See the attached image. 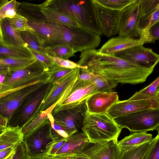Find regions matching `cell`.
<instances>
[{"mask_svg": "<svg viewBox=\"0 0 159 159\" xmlns=\"http://www.w3.org/2000/svg\"><path fill=\"white\" fill-rule=\"evenodd\" d=\"M95 93V86L93 82L84 81L77 78L68 94L56 105L51 113L75 107Z\"/></svg>", "mask_w": 159, "mask_h": 159, "instance_id": "cell-12", "label": "cell"}, {"mask_svg": "<svg viewBox=\"0 0 159 159\" xmlns=\"http://www.w3.org/2000/svg\"><path fill=\"white\" fill-rule=\"evenodd\" d=\"M121 151L117 139L92 143L89 142L77 153L89 159H119Z\"/></svg>", "mask_w": 159, "mask_h": 159, "instance_id": "cell-15", "label": "cell"}, {"mask_svg": "<svg viewBox=\"0 0 159 159\" xmlns=\"http://www.w3.org/2000/svg\"><path fill=\"white\" fill-rule=\"evenodd\" d=\"M129 100H159V76L142 89L136 92Z\"/></svg>", "mask_w": 159, "mask_h": 159, "instance_id": "cell-28", "label": "cell"}, {"mask_svg": "<svg viewBox=\"0 0 159 159\" xmlns=\"http://www.w3.org/2000/svg\"><path fill=\"white\" fill-rule=\"evenodd\" d=\"M28 49L33 54L36 60L39 61L43 66L46 71L55 64L46 54L29 48Z\"/></svg>", "mask_w": 159, "mask_h": 159, "instance_id": "cell-43", "label": "cell"}, {"mask_svg": "<svg viewBox=\"0 0 159 159\" xmlns=\"http://www.w3.org/2000/svg\"><path fill=\"white\" fill-rule=\"evenodd\" d=\"M48 75L42 64L36 60L29 65L11 71L4 76L0 95L41 81L48 82Z\"/></svg>", "mask_w": 159, "mask_h": 159, "instance_id": "cell-5", "label": "cell"}, {"mask_svg": "<svg viewBox=\"0 0 159 159\" xmlns=\"http://www.w3.org/2000/svg\"><path fill=\"white\" fill-rule=\"evenodd\" d=\"M10 71V69L9 67L0 66V77L6 75Z\"/></svg>", "mask_w": 159, "mask_h": 159, "instance_id": "cell-50", "label": "cell"}, {"mask_svg": "<svg viewBox=\"0 0 159 159\" xmlns=\"http://www.w3.org/2000/svg\"><path fill=\"white\" fill-rule=\"evenodd\" d=\"M28 158L25 145L22 141L16 147L15 152L11 159H28Z\"/></svg>", "mask_w": 159, "mask_h": 159, "instance_id": "cell-46", "label": "cell"}, {"mask_svg": "<svg viewBox=\"0 0 159 159\" xmlns=\"http://www.w3.org/2000/svg\"><path fill=\"white\" fill-rule=\"evenodd\" d=\"M19 126H7L0 135V151L9 147L15 148L23 141L24 134Z\"/></svg>", "mask_w": 159, "mask_h": 159, "instance_id": "cell-25", "label": "cell"}, {"mask_svg": "<svg viewBox=\"0 0 159 159\" xmlns=\"http://www.w3.org/2000/svg\"><path fill=\"white\" fill-rule=\"evenodd\" d=\"M1 95H0V97ZM0 125L6 127L7 125V121L5 119L0 117Z\"/></svg>", "mask_w": 159, "mask_h": 159, "instance_id": "cell-52", "label": "cell"}, {"mask_svg": "<svg viewBox=\"0 0 159 159\" xmlns=\"http://www.w3.org/2000/svg\"><path fill=\"white\" fill-rule=\"evenodd\" d=\"M19 31L25 47L46 54L45 48L34 32L28 31Z\"/></svg>", "mask_w": 159, "mask_h": 159, "instance_id": "cell-31", "label": "cell"}, {"mask_svg": "<svg viewBox=\"0 0 159 159\" xmlns=\"http://www.w3.org/2000/svg\"><path fill=\"white\" fill-rule=\"evenodd\" d=\"M2 83L1 82H0V92L2 89Z\"/></svg>", "mask_w": 159, "mask_h": 159, "instance_id": "cell-56", "label": "cell"}, {"mask_svg": "<svg viewBox=\"0 0 159 159\" xmlns=\"http://www.w3.org/2000/svg\"><path fill=\"white\" fill-rule=\"evenodd\" d=\"M16 148V147L10 154L4 159H11L15 152Z\"/></svg>", "mask_w": 159, "mask_h": 159, "instance_id": "cell-53", "label": "cell"}, {"mask_svg": "<svg viewBox=\"0 0 159 159\" xmlns=\"http://www.w3.org/2000/svg\"><path fill=\"white\" fill-rule=\"evenodd\" d=\"M91 82L94 84L96 93L112 92L118 84L98 74H95Z\"/></svg>", "mask_w": 159, "mask_h": 159, "instance_id": "cell-34", "label": "cell"}, {"mask_svg": "<svg viewBox=\"0 0 159 159\" xmlns=\"http://www.w3.org/2000/svg\"><path fill=\"white\" fill-rule=\"evenodd\" d=\"M95 1L107 8L121 11L125 7L134 2L136 0H94Z\"/></svg>", "mask_w": 159, "mask_h": 159, "instance_id": "cell-37", "label": "cell"}, {"mask_svg": "<svg viewBox=\"0 0 159 159\" xmlns=\"http://www.w3.org/2000/svg\"><path fill=\"white\" fill-rule=\"evenodd\" d=\"M119 100L116 92H98L88 98L85 104L88 111L93 113H103Z\"/></svg>", "mask_w": 159, "mask_h": 159, "instance_id": "cell-19", "label": "cell"}, {"mask_svg": "<svg viewBox=\"0 0 159 159\" xmlns=\"http://www.w3.org/2000/svg\"><path fill=\"white\" fill-rule=\"evenodd\" d=\"M60 25L63 35L57 45H67L76 52L95 49L100 44V35L95 32L81 27L70 28Z\"/></svg>", "mask_w": 159, "mask_h": 159, "instance_id": "cell-7", "label": "cell"}, {"mask_svg": "<svg viewBox=\"0 0 159 159\" xmlns=\"http://www.w3.org/2000/svg\"><path fill=\"white\" fill-rule=\"evenodd\" d=\"M45 50L47 55L65 60L74 56L76 52L72 48L64 44L48 47Z\"/></svg>", "mask_w": 159, "mask_h": 159, "instance_id": "cell-32", "label": "cell"}, {"mask_svg": "<svg viewBox=\"0 0 159 159\" xmlns=\"http://www.w3.org/2000/svg\"><path fill=\"white\" fill-rule=\"evenodd\" d=\"M153 139L152 135L146 131L135 132L118 141V144L121 152L132 147L151 142Z\"/></svg>", "mask_w": 159, "mask_h": 159, "instance_id": "cell-27", "label": "cell"}, {"mask_svg": "<svg viewBox=\"0 0 159 159\" xmlns=\"http://www.w3.org/2000/svg\"><path fill=\"white\" fill-rule=\"evenodd\" d=\"M80 70L81 72H80L78 78L84 81L91 82L95 74L87 68L80 69Z\"/></svg>", "mask_w": 159, "mask_h": 159, "instance_id": "cell-47", "label": "cell"}, {"mask_svg": "<svg viewBox=\"0 0 159 159\" xmlns=\"http://www.w3.org/2000/svg\"><path fill=\"white\" fill-rule=\"evenodd\" d=\"M15 148L9 147L0 151V159L5 158Z\"/></svg>", "mask_w": 159, "mask_h": 159, "instance_id": "cell-48", "label": "cell"}, {"mask_svg": "<svg viewBox=\"0 0 159 159\" xmlns=\"http://www.w3.org/2000/svg\"><path fill=\"white\" fill-rule=\"evenodd\" d=\"M159 22L147 29L139 30V39L143 43H154L159 39Z\"/></svg>", "mask_w": 159, "mask_h": 159, "instance_id": "cell-36", "label": "cell"}, {"mask_svg": "<svg viewBox=\"0 0 159 159\" xmlns=\"http://www.w3.org/2000/svg\"><path fill=\"white\" fill-rule=\"evenodd\" d=\"M47 83L40 82L2 94L0 97V117L5 119L8 124L14 111L25 98Z\"/></svg>", "mask_w": 159, "mask_h": 159, "instance_id": "cell-10", "label": "cell"}, {"mask_svg": "<svg viewBox=\"0 0 159 159\" xmlns=\"http://www.w3.org/2000/svg\"><path fill=\"white\" fill-rule=\"evenodd\" d=\"M46 55L49 58L52 60L55 64L61 67L72 69H74L76 68L80 69L87 68V67L86 66H80L77 64V63L68 60H65L57 57H52L47 54Z\"/></svg>", "mask_w": 159, "mask_h": 159, "instance_id": "cell-44", "label": "cell"}, {"mask_svg": "<svg viewBox=\"0 0 159 159\" xmlns=\"http://www.w3.org/2000/svg\"><path fill=\"white\" fill-rule=\"evenodd\" d=\"M6 127L0 125V135H1L4 131Z\"/></svg>", "mask_w": 159, "mask_h": 159, "instance_id": "cell-54", "label": "cell"}, {"mask_svg": "<svg viewBox=\"0 0 159 159\" xmlns=\"http://www.w3.org/2000/svg\"><path fill=\"white\" fill-rule=\"evenodd\" d=\"M41 5L42 7L61 11L75 19L81 27L102 35L93 0H47Z\"/></svg>", "mask_w": 159, "mask_h": 159, "instance_id": "cell-2", "label": "cell"}, {"mask_svg": "<svg viewBox=\"0 0 159 159\" xmlns=\"http://www.w3.org/2000/svg\"><path fill=\"white\" fill-rule=\"evenodd\" d=\"M41 11L48 22L70 28L81 27L75 19L61 11L42 7Z\"/></svg>", "mask_w": 159, "mask_h": 159, "instance_id": "cell-24", "label": "cell"}, {"mask_svg": "<svg viewBox=\"0 0 159 159\" xmlns=\"http://www.w3.org/2000/svg\"><path fill=\"white\" fill-rule=\"evenodd\" d=\"M51 124L48 118L38 127L24 134L23 142L29 156H36L45 153L47 144L53 141Z\"/></svg>", "mask_w": 159, "mask_h": 159, "instance_id": "cell-8", "label": "cell"}, {"mask_svg": "<svg viewBox=\"0 0 159 159\" xmlns=\"http://www.w3.org/2000/svg\"><path fill=\"white\" fill-rule=\"evenodd\" d=\"M9 20L11 27L16 31H28L34 32V31L29 26L27 20L17 13L13 17L9 19Z\"/></svg>", "mask_w": 159, "mask_h": 159, "instance_id": "cell-40", "label": "cell"}, {"mask_svg": "<svg viewBox=\"0 0 159 159\" xmlns=\"http://www.w3.org/2000/svg\"><path fill=\"white\" fill-rule=\"evenodd\" d=\"M52 85L51 83H46L28 95L14 111L7 126H19L22 129L28 125L40 111Z\"/></svg>", "mask_w": 159, "mask_h": 159, "instance_id": "cell-4", "label": "cell"}, {"mask_svg": "<svg viewBox=\"0 0 159 159\" xmlns=\"http://www.w3.org/2000/svg\"><path fill=\"white\" fill-rule=\"evenodd\" d=\"M19 2L15 0L8 1L0 8V21L5 18L11 19L17 13Z\"/></svg>", "mask_w": 159, "mask_h": 159, "instance_id": "cell-39", "label": "cell"}, {"mask_svg": "<svg viewBox=\"0 0 159 159\" xmlns=\"http://www.w3.org/2000/svg\"><path fill=\"white\" fill-rule=\"evenodd\" d=\"M66 158L68 159H89L85 155L80 153H77Z\"/></svg>", "mask_w": 159, "mask_h": 159, "instance_id": "cell-51", "label": "cell"}, {"mask_svg": "<svg viewBox=\"0 0 159 159\" xmlns=\"http://www.w3.org/2000/svg\"><path fill=\"white\" fill-rule=\"evenodd\" d=\"M97 21L102 34L111 37L118 33L120 11L104 7L93 0Z\"/></svg>", "mask_w": 159, "mask_h": 159, "instance_id": "cell-18", "label": "cell"}, {"mask_svg": "<svg viewBox=\"0 0 159 159\" xmlns=\"http://www.w3.org/2000/svg\"><path fill=\"white\" fill-rule=\"evenodd\" d=\"M114 120L122 129L126 128L131 132L159 131V108L138 111L118 117Z\"/></svg>", "mask_w": 159, "mask_h": 159, "instance_id": "cell-6", "label": "cell"}, {"mask_svg": "<svg viewBox=\"0 0 159 159\" xmlns=\"http://www.w3.org/2000/svg\"><path fill=\"white\" fill-rule=\"evenodd\" d=\"M73 69L61 67L55 64L46 71L48 75V82L55 83L71 72Z\"/></svg>", "mask_w": 159, "mask_h": 159, "instance_id": "cell-35", "label": "cell"}, {"mask_svg": "<svg viewBox=\"0 0 159 159\" xmlns=\"http://www.w3.org/2000/svg\"><path fill=\"white\" fill-rule=\"evenodd\" d=\"M87 111L85 101L74 107L51 113L54 120L70 136L82 131L84 115Z\"/></svg>", "mask_w": 159, "mask_h": 159, "instance_id": "cell-11", "label": "cell"}, {"mask_svg": "<svg viewBox=\"0 0 159 159\" xmlns=\"http://www.w3.org/2000/svg\"><path fill=\"white\" fill-rule=\"evenodd\" d=\"M122 129L107 113L85 112L82 130L89 142L95 143L117 139Z\"/></svg>", "mask_w": 159, "mask_h": 159, "instance_id": "cell-3", "label": "cell"}, {"mask_svg": "<svg viewBox=\"0 0 159 159\" xmlns=\"http://www.w3.org/2000/svg\"><path fill=\"white\" fill-rule=\"evenodd\" d=\"M140 14L138 0L120 11L118 34L119 36L133 38L139 37Z\"/></svg>", "mask_w": 159, "mask_h": 159, "instance_id": "cell-13", "label": "cell"}, {"mask_svg": "<svg viewBox=\"0 0 159 159\" xmlns=\"http://www.w3.org/2000/svg\"><path fill=\"white\" fill-rule=\"evenodd\" d=\"M80 72V69L75 68L60 80L53 84L51 89L42 103L40 111L51 113L56 105L69 93Z\"/></svg>", "mask_w": 159, "mask_h": 159, "instance_id": "cell-9", "label": "cell"}, {"mask_svg": "<svg viewBox=\"0 0 159 159\" xmlns=\"http://www.w3.org/2000/svg\"><path fill=\"white\" fill-rule=\"evenodd\" d=\"M51 124V133L54 141L67 139L69 136L63 128L56 122L51 113L48 115Z\"/></svg>", "mask_w": 159, "mask_h": 159, "instance_id": "cell-38", "label": "cell"}, {"mask_svg": "<svg viewBox=\"0 0 159 159\" xmlns=\"http://www.w3.org/2000/svg\"><path fill=\"white\" fill-rule=\"evenodd\" d=\"M52 159H68V158H52Z\"/></svg>", "mask_w": 159, "mask_h": 159, "instance_id": "cell-55", "label": "cell"}, {"mask_svg": "<svg viewBox=\"0 0 159 159\" xmlns=\"http://www.w3.org/2000/svg\"><path fill=\"white\" fill-rule=\"evenodd\" d=\"M77 64L86 66L96 74L118 84H136L145 81L154 68L139 66L114 55L101 53L95 49L81 52Z\"/></svg>", "mask_w": 159, "mask_h": 159, "instance_id": "cell-1", "label": "cell"}, {"mask_svg": "<svg viewBox=\"0 0 159 159\" xmlns=\"http://www.w3.org/2000/svg\"><path fill=\"white\" fill-rule=\"evenodd\" d=\"M41 10V4H36L22 2L19 3L17 13L26 18L28 21L47 22Z\"/></svg>", "mask_w": 159, "mask_h": 159, "instance_id": "cell-26", "label": "cell"}, {"mask_svg": "<svg viewBox=\"0 0 159 159\" xmlns=\"http://www.w3.org/2000/svg\"><path fill=\"white\" fill-rule=\"evenodd\" d=\"M52 156L46 153L36 156H29L28 159H52Z\"/></svg>", "mask_w": 159, "mask_h": 159, "instance_id": "cell-49", "label": "cell"}, {"mask_svg": "<svg viewBox=\"0 0 159 159\" xmlns=\"http://www.w3.org/2000/svg\"><path fill=\"white\" fill-rule=\"evenodd\" d=\"M159 108V100H119L107 111V113L113 119L138 111Z\"/></svg>", "mask_w": 159, "mask_h": 159, "instance_id": "cell-16", "label": "cell"}, {"mask_svg": "<svg viewBox=\"0 0 159 159\" xmlns=\"http://www.w3.org/2000/svg\"><path fill=\"white\" fill-rule=\"evenodd\" d=\"M48 114L46 112L40 111L32 121L22 129L23 133L26 134L39 126L48 118Z\"/></svg>", "mask_w": 159, "mask_h": 159, "instance_id": "cell-41", "label": "cell"}, {"mask_svg": "<svg viewBox=\"0 0 159 159\" xmlns=\"http://www.w3.org/2000/svg\"><path fill=\"white\" fill-rule=\"evenodd\" d=\"M114 55L131 63L147 68H154L159 61L158 54L151 48L143 45L133 47Z\"/></svg>", "mask_w": 159, "mask_h": 159, "instance_id": "cell-14", "label": "cell"}, {"mask_svg": "<svg viewBox=\"0 0 159 159\" xmlns=\"http://www.w3.org/2000/svg\"><path fill=\"white\" fill-rule=\"evenodd\" d=\"M151 142H147L123 150L119 159H142L149 148Z\"/></svg>", "mask_w": 159, "mask_h": 159, "instance_id": "cell-30", "label": "cell"}, {"mask_svg": "<svg viewBox=\"0 0 159 159\" xmlns=\"http://www.w3.org/2000/svg\"><path fill=\"white\" fill-rule=\"evenodd\" d=\"M144 44L139 38L119 36L110 39L98 51L103 54L114 55L129 48L143 45Z\"/></svg>", "mask_w": 159, "mask_h": 159, "instance_id": "cell-22", "label": "cell"}, {"mask_svg": "<svg viewBox=\"0 0 159 159\" xmlns=\"http://www.w3.org/2000/svg\"><path fill=\"white\" fill-rule=\"evenodd\" d=\"M0 40L6 46L15 48L25 47L19 31L15 30L6 18L0 21Z\"/></svg>", "mask_w": 159, "mask_h": 159, "instance_id": "cell-23", "label": "cell"}, {"mask_svg": "<svg viewBox=\"0 0 159 159\" xmlns=\"http://www.w3.org/2000/svg\"><path fill=\"white\" fill-rule=\"evenodd\" d=\"M138 1L140 14L139 30L147 29L159 22V0Z\"/></svg>", "mask_w": 159, "mask_h": 159, "instance_id": "cell-20", "label": "cell"}, {"mask_svg": "<svg viewBox=\"0 0 159 159\" xmlns=\"http://www.w3.org/2000/svg\"><path fill=\"white\" fill-rule=\"evenodd\" d=\"M36 61L33 59H19L14 58H0V66L9 67L11 71L23 68Z\"/></svg>", "mask_w": 159, "mask_h": 159, "instance_id": "cell-33", "label": "cell"}, {"mask_svg": "<svg viewBox=\"0 0 159 159\" xmlns=\"http://www.w3.org/2000/svg\"><path fill=\"white\" fill-rule=\"evenodd\" d=\"M28 24L34 31L44 48L57 45L62 37V30L60 25L48 22L32 21H28Z\"/></svg>", "mask_w": 159, "mask_h": 159, "instance_id": "cell-17", "label": "cell"}, {"mask_svg": "<svg viewBox=\"0 0 159 159\" xmlns=\"http://www.w3.org/2000/svg\"><path fill=\"white\" fill-rule=\"evenodd\" d=\"M89 142L87 135L82 131L69 136L55 155V158H68L81 151Z\"/></svg>", "mask_w": 159, "mask_h": 159, "instance_id": "cell-21", "label": "cell"}, {"mask_svg": "<svg viewBox=\"0 0 159 159\" xmlns=\"http://www.w3.org/2000/svg\"><path fill=\"white\" fill-rule=\"evenodd\" d=\"M33 59L35 58L26 47L15 48L4 45L0 40V58Z\"/></svg>", "mask_w": 159, "mask_h": 159, "instance_id": "cell-29", "label": "cell"}, {"mask_svg": "<svg viewBox=\"0 0 159 159\" xmlns=\"http://www.w3.org/2000/svg\"><path fill=\"white\" fill-rule=\"evenodd\" d=\"M66 139L59 141H53L49 143L46 146L45 153L52 157L54 156L65 143Z\"/></svg>", "mask_w": 159, "mask_h": 159, "instance_id": "cell-45", "label": "cell"}, {"mask_svg": "<svg viewBox=\"0 0 159 159\" xmlns=\"http://www.w3.org/2000/svg\"><path fill=\"white\" fill-rule=\"evenodd\" d=\"M142 159H159V135L151 141L150 146Z\"/></svg>", "mask_w": 159, "mask_h": 159, "instance_id": "cell-42", "label": "cell"}]
</instances>
